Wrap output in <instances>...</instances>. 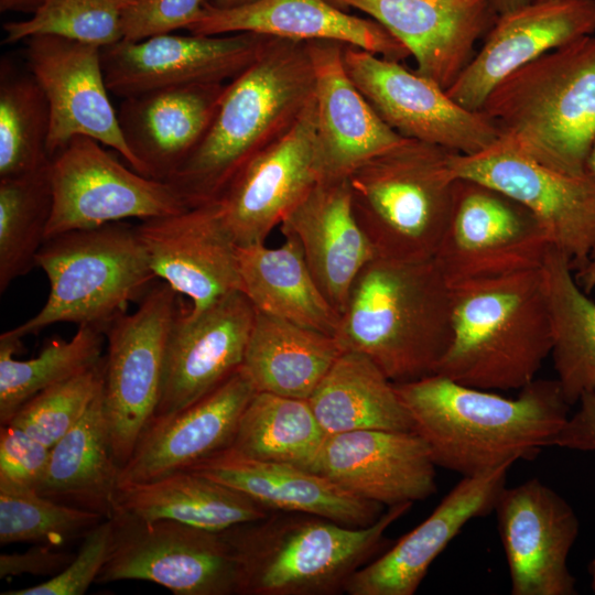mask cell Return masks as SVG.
Wrapping results in <instances>:
<instances>
[{"instance_id": "obj_1", "label": "cell", "mask_w": 595, "mask_h": 595, "mask_svg": "<svg viewBox=\"0 0 595 595\" xmlns=\"http://www.w3.org/2000/svg\"><path fill=\"white\" fill-rule=\"evenodd\" d=\"M436 466L465 476L532 459L569 419L556 379H534L516 398L442 375L394 383Z\"/></svg>"}, {"instance_id": "obj_2", "label": "cell", "mask_w": 595, "mask_h": 595, "mask_svg": "<svg viewBox=\"0 0 595 595\" xmlns=\"http://www.w3.org/2000/svg\"><path fill=\"white\" fill-rule=\"evenodd\" d=\"M314 88L306 42L270 36L227 83L204 139L165 182L190 207L219 201L250 161L290 131L314 99Z\"/></svg>"}, {"instance_id": "obj_3", "label": "cell", "mask_w": 595, "mask_h": 595, "mask_svg": "<svg viewBox=\"0 0 595 595\" xmlns=\"http://www.w3.org/2000/svg\"><path fill=\"white\" fill-rule=\"evenodd\" d=\"M452 336V286L434 258H374L356 278L335 337L393 383L436 374Z\"/></svg>"}, {"instance_id": "obj_4", "label": "cell", "mask_w": 595, "mask_h": 595, "mask_svg": "<svg viewBox=\"0 0 595 595\" xmlns=\"http://www.w3.org/2000/svg\"><path fill=\"white\" fill-rule=\"evenodd\" d=\"M452 286V336L436 374L485 390L532 382L552 338L541 268Z\"/></svg>"}, {"instance_id": "obj_5", "label": "cell", "mask_w": 595, "mask_h": 595, "mask_svg": "<svg viewBox=\"0 0 595 595\" xmlns=\"http://www.w3.org/2000/svg\"><path fill=\"white\" fill-rule=\"evenodd\" d=\"M412 504L388 507L367 527H347L302 512L266 518L220 531L239 567L238 595H335L353 574L389 548L388 528Z\"/></svg>"}, {"instance_id": "obj_6", "label": "cell", "mask_w": 595, "mask_h": 595, "mask_svg": "<svg viewBox=\"0 0 595 595\" xmlns=\"http://www.w3.org/2000/svg\"><path fill=\"white\" fill-rule=\"evenodd\" d=\"M480 111L499 137L540 163L587 174L595 145V36L556 47L516 69Z\"/></svg>"}, {"instance_id": "obj_7", "label": "cell", "mask_w": 595, "mask_h": 595, "mask_svg": "<svg viewBox=\"0 0 595 595\" xmlns=\"http://www.w3.org/2000/svg\"><path fill=\"white\" fill-rule=\"evenodd\" d=\"M452 153L403 138L349 175L354 215L377 257L434 258L453 208Z\"/></svg>"}, {"instance_id": "obj_8", "label": "cell", "mask_w": 595, "mask_h": 595, "mask_svg": "<svg viewBox=\"0 0 595 595\" xmlns=\"http://www.w3.org/2000/svg\"><path fill=\"white\" fill-rule=\"evenodd\" d=\"M50 293L43 307L3 335L22 339L55 323L104 331L159 279L138 235L126 221L73 230L47 238L35 258Z\"/></svg>"}, {"instance_id": "obj_9", "label": "cell", "mask_w": 595, "mask_h": 595, "mask_svg": "<svg viewBox=\"0 0 595 595\" xmlns=\"http://www.w3.org/2000/svg\"><path fill=\"white\" fill-rule=\"evenodd\" d=\"M178 295L156 280L137 311L119 315L105 328L102 404L120 468L158 407L166 343L181 312Z\"/></svg>"}, {"instance_id": "obj_10", "label": "cell", "mask_w": 595, "mask_h": 595, "mask_svg": "<svg viewBox=\"0 0 595 595\" xmlns=\"http://www.w3.org/2000/svg\"><path fill=\"white\" fill-rule=\"evenodd\" d=\"M108 559L96 583L147 581L175 595H238L239 567L221 532L116 510Z\"/></svg>"}, {"instance_id": "obj_11", "label": "cell", "mask_w": 595, "mask_h": 595, "mask_svg": "<svg viewBox=\"0 0 595 595\" xmlns=\"http://www.w3.org/2000/svg\"><path fill=\"white\" fill-rule=\"evenodd\" d=\"M53 194L45 240L73 230L127 218L140 220L182 212L190 206L165 181L128 169L85 136L74 137L51 158Z\"/></svg>"}, {"instance_id": "obj_12", "label": "cell", "mask_w": 595, "mask_h": 595, "mask_svg": "<svg viewBox=\"0 0 595 595\" xmlns=\"http://www.w3.org/2000/svg\"><path fill=\"white\" fill-rule=\"evenodd\" d=\"M451 169L456 178L487 185L527 208L574 271L586 263L595 246V182L588 173L556 171L500 137L474 154L453 152Z\"/></svg>"}, {"instance_id": "obj_13", "label": "cell", "mask_w": 595, "mask_h": 595, "mask_svg": "<svg viewBox=\"0 0 595 595\" xmlns=\"http://www.w3.org/2000/svg\"><path fill=\"white\" fill-rule=\"evenodd\" d=\"M551 248L534 216L505 194L458 178L434 260L451 285L540 269Z\"/></svg>"}, {"instance_id": "obj_14", "label": "cell", "mask_w": 595, "mask_h": 595, "mask_svg": "<svg viewBox=\"0 0 595 595\" xmlns=\"http://www.w3.org/2000/svg\"><path fill=\"white\" fill-rule=\"evenodd\" d=\"M346 72L378 116L398 134L461 154L497 141L499 132L480 110H469L432 79L359 48L343 45Z\"/></svg>"}, {"instance_id": "obj_15", "label": "cell", "mask_w": 595, "mask_h": 595, "mask_svg": "<svg viewBox=\"0 0 595 595\" xmlns=\"http://www.w3.org/2000/svg\"><path fill=\"white\" fill-rule=\"evenodd\" d=\"M24 42L28 69L43 89L50 107V156L74 137L85 136L113 149L142 174L125 142L117 110L109 98L101 48L55 35L32 36Z\"/></svg>"}, {"instance_id": "obj_16", "label": "cell", "mask_w": 595, "mask_h": 595, "mask_svg": "<svg viewBox=\"0 0 595 595\" xmlns=\"http://www.w3.org/2000/svg\"><path fill=\"white\" fill-rule=\"evenodd\" d=\"M494 511L512 595H574L567 558L578 536L572 506L533 477L505 486Z\"/></svg>"}, {"instance_id": "obj_17", "label": "cell", "mask_w": 595, "mask_h": 595, "mask_svg": "<svg viewBox=\"0 0 595 595\" xmlns=\"http://www.w3.org/2000/svg\"><path fill=\"white\" fill-rule=\"evenodd\" d=\"M269 39L241 32L121 40L101 48V66L109 91L120 98L167 87L227 84L257 58Z\"/></svg>"}, {"instance_id": "obj_18", "label": "cell", "mask_w": 595, "mask_h": 595, "mask_svg": "<svg viewBox=\"0 0 595 595\" xmlns=\"http://www.w3.org/2000/svg\"><path fill=\"white\" fill-rule=\"evenodd\" d=\"M136 226L156 279L192 301L188 314H198L240 291L237 245L219 202L144 219Z\"/></svg>"}, {"instance_id": "obj_19", "label": "cell", "mask_w": 595, "mask_h": 595, "mask_svg": "<svg viewBox=\"0 0 595 595\" xmlns=\"http://www.w3.org/2000/svg\"><path fill=\"white\" fill-rule=\"evenodd\" d=\"M255 315V306L241 291L195 315L181 310L166 343L153 419L191 405L241 368Z\"/></svg>"}, {"instance_id": "obj_20", "label": "cell", "mask_w": 595, "mask_h": 595, "mask_svg": "<svg viewBox=\"0 0 595 595\" xmlns=\"http://www.w3.org/2000/svg\"><path fill=\"white\" fill-rule=\"evenodd\" d=\"M315 129L313 99L290 131L250 161L217 201L237 246L264 244L318 182Z\"/></svg>"}, {"instance_id": "obj_21", "label": "cell", "mask_w": 595, "mask_h": 595, "mask_svg": "<svg viewBox=\"0 0 595 595\" xmlns=\"http://www.w3.org/2000/svg\"><path fill=\"white\" fill-rule=\"evenodd\" d=\"M435 463L415 431L327 434L311 468L351 494L391 507L436 491Z\"/></svg>"}, {"instance_id": "obj_22", "label": "cell", "mask_w": 595, "mask_h": 595, "mask_svg": "<svg viewBox=\"0 0 595 595\" xmlns=\"http://www.w3.org/2000/svg\"><path fill=\"white\" fill-rule=\"evenodd\" d=\"M595 32V0H536L498 15L485 43L446 90L478 111L505 77L541 55Z\"/></svg>"}, {"instance_id": "obj_23", "label": "cell", "mask_w": 595, "mask_h": 595, "mask_svg": "<svg viewBox=\"0 0 595 595\" xmlns=\"http://www.w3.org/2000/svg\"><path fill=\"white\" fill-rule=\"evenodd\" d=\"M385 26L414 57L415 71L447 90L498 18L489 0H328Z\"/></svg>"}, {"instance_id": "obj_24", "label": "cell", "mask_w": 595, "mask_h": 595, "mask_svg": "<svg viewBox=\"0 0 595 595\" xmlns=\"http://www.w3.org/2000/svg\"><path fill=\"white\" fill-rule=\"evenodd\" d=\"M345 43L306 42L315 88L314 166L318 181H342L363 163L400 142L348 76Z\"/></svg>"}, {"instance_id": "obj_25", "label": "cell", "mask_w": 595, "mask_h": 595, "mask_svg": "<svg viewBox=\"0 0 595 595\" xmlns=\"http://www.w3.org/2000/svg\"><path fill=\"white\" fill-rule=\"evenodd\" d=\"M511 465L465 476L432 513L380 555L357 570L348 595H413L431 564L470 520L494 511Z\"/></svg>"}, {"instance_id": "obj_26", "label": "cell", "mask_w": 595, "mask_h": 595, "mask_svg": "<svg viewBox=\"0 0 595 595\" xmlns=\"http://www.w3.org/2000/svg\"><path fill=\"white\" fill-rule=\"evenodd\" d=\"M257 389L245 369L191 405L150 421L121 467L119 486L184 470L229 448L240 416Z\"/></svg>"}, {"instance_id": "obj_27", "label": "cell", "mask_w": 595, "mask_h": 595, "mask_svg": "<svg viewBox=\"0 0 595 595\" xmlns=\"http://www.w3.org/2000/svg\"><path fill=\"white\" fill-rule=\"evenodd\" d=\"M186 30L199 35L250 32L302 42L332 40L392 61L411 56L380 23L350 14L328 0H255L230 8L206 2Z\"/></svg>"}, {"instance_id": "obj_28", "label": "cell", "mask_w": 595, "mask_h": 595, "mask_svg": "<svg viewBox=\"0 0 595 595\" xmlns=\"http://www.w3.org/2000/svg\"><path fill=\"white\" fill-rule=\"evenodd\" d=\"M184 470L234 488L269 511L302 512L347 527H367L385 506L360 498L310 469L256 459L231 448L217 452Z\"/></svg>"}, {"instance_id": "obj_29", "label": "cell", "mask_w": 595, "mask_h": 595, "mask_svg": "<svg viewBox=\"0 0 595 595\" xmlns=\"http://www.w3.org/2000/svg\"><path fill=\"white\" fill-rule=\"evenodd\" d=\"M227 84L160 88L122 98V137L142 174L167 181L207 133Z\"/></svg>"}, {"instance_id": "obj_30", "label": "cell", "mask_w": 595, "mask_h": 595, "mask_svg": "<svg viewBox=\"0 0 595 595\" xmlns=\"http://www.w3.org/2000/svg\"><path fill=\"white\" fill-rule=\"evenodd\" d=\"M280 228L298 239L315 282L340 315L356 278L377 257L354 215L348 181H318Z\"/></svg>"}, {"instance_id": "obj_31", "label": "cell", "mask_w": 595, "mask_h": 595, "mask_svg": "<svg viewBox=\"0 0 595 595\" xmlns=\"http://www.w3.org/2000/svg\"><path fill=\"white\" fill-rule=\"evenodd\" d=\"M282 246H237L240 291L256 310L335 336L340 315L325 298L298 239Z\"/></svg>"}, {"instance_id": "obj_32", "label": "cell", "mask_w": 595, "mask_h": 595, "mask_svg": "<svg viewBox=\"0 0 595 595\" xmlns=\"http://www.w3.org/2000/svg\"><path fill=\"white\" fill-rule=\"evenodd\" d=\"M120 469L110 443L101 390L84 416L51 447L36 491L111 518Z\"/></svg>"}, {"instance_id": "obj_33", "label": "cell", "mask_w": 595, "mask_h": 595, "mask_svg": "<svg viewBox=\"0 0 595 595\" xmlns=\"http://www.w3.org/2000/svg\"><path fill=\"white\" fill-rule=\"evenodd\" d=\"M343 351L333 335L256 310L242 368L257 391L309 399Z\"/></svg>"}, {"instance_id": "obj_34", "label": "cell", "mask_w": 595, "mask_h": 595, "mask_svg": "<svg viewBox=\"0 0 595 595\" xmlns=\"http://www.w3.org/2000/svg\"><path fill=\"white\" fill-rule=\"evenodd\" d=\"M116 510L216 532L263 519L271 512L245 494L190 470L119 486Z\"/></svg>"}, {"instance_id": "obj_35", "label": "cell", "mask_w": 595, "mask_h": 595, "mask_svg": "<svg viewBox=\"0 0 595 595\" xmlns=\"http://www.w3.org/2000/svg\"><path fill=\"white\" fill-rule=\"evenodd\" d=\"M326 434L413 431L394 383L365 355L344 350L307 399Z\"/></svg>"}, {"instance_id": "obj_36", "label": "cell", "mask_w": 595, "mask_h": 595, "mask_svg": "<svg viewBox=\"0 0 595 595\" xmlns=\"http://www.w3.org/2000/svg\"><path fill=\"white\" fill-rule=\"evenodd\" d=\"M556 380L570 405L595 392V301L577 283L569 258L551 247L541 267Z\"/></svg>"}, {"instance_id": "obj_37", "label": "cell", "mask_w": 595, "mask_h": 595, "mask_svg": "<svg viewBox=\"0 0 595 595\" xmlns=\"http://www.w3.org/2000/svg\"><path fill=\"white\" fill-rule=\"evenodd\" d=\"M326 436L307 399L257 391L240 416L229 448L311 470Z\"/></svg>"}, {"instance_id": "obj_38", "label": "cell", "mask_w": 595, "mask_h": 595, "mask_svg": "<svg viewBox=\"0 0 595 595\" xmlns=\"http://www.w3.org/2000/svg\"><path fill=\"white\" fill-rule=\"evenodd\" d=\"M102 329L80 325L69 340L56 338L31 359L14 354L20 339L0 336V423L8 424L17 411L39 392L97 364L102 357Z\"/></svg>"}, {"instance_id": "obj_39", "label": "cell", "mask_w": 595, "mask_h": 595, "mask_svg": "<svg viewBox=\"0 0 595 595\" xmlns=\"http://www.w3.org/2000/svg\"><path fill=\"white\" fill-rule=\"evenodd\" d=\"M51 126L46 96L29 72L7 62L0 72V180L18 177L47 166Z\"/></svg>"}, {"instance_id": "obj_40", "label": "cell", "mask_w": 595, "mask_h": 595, "mask_svg": "<svg viewBox=\"0 0 595 595\" xmlns=\"http://www.w3.org/2000/svg\"><path fill=\"white\" fill-rule=\"evenodd\" d=\"M51 163V162H50ZM53 194L50 164L18 177L0 180V293L36 267L45 241Z\"/></svg>"}, {"instance_id": "obj_41", "label": "cell", "mask_w": 595, "mask_h": 595, "mask_svg": "<svg viewBox=\"0 0 595 595\" xmlns=\"http://www.w3.org/2000/svg\"><path fill=\"white\" fill-rule=\"evenodd\" d=\"M101 515L57 502L33 489L0 486V543L32 542L60 548L98 524Z\"/></svg>"}, {"instance_id": "obj_42", "label": "cell", "mask_w": 595, "mask_h": 595, "mask_svg": "<svg viewBox=\"0 0 595 595\" xmlns=\"http://www.w3.org/2000/svg\"><path fill=\"white\" fill-rule=\"evenodd\" d=\"M128 1L44 0L31 18L3 24V42L55 35L107 47L122 40L121 15Z\"/></svg>"}, {"instance_id": "obj_43", "label": "cell", "mask_w": 595, "mask_h": 595, "mask_svg": "<svg viewBox=\"0 0 595 595\" xmlns=\"http://www.w3.org/2000/svg\"><path fill=\"white\" fill-rule=\"evenodd\" d=\"M104 374L105 357L88 369L32 397L8 424L52 447L84 416L101 392Z\"/></svg>"}, {"instance_id": "obj_44", "label": "cell", "mask_w": 595, "mask_h": 595, "mask_svg": "<svg viewBox=\"0 0 595 595\" xmlns=\"http://www.w3.org/2000/svg\"><path fill=\"white\" fill-rule=\"evenodd\" d=\"M113 522L102 519L83 538L73 560L41 584L3 592L2 595H83L97 581L111 548Z\"/></svg>"}, {"instance_id": "obj_45", "label": "cell", "mask_w": 595, "mask_h": 595, "mask_svg": "<svg viewBox=\"0 0 595 595\" xmlns=\"http://www.w3.org/2000/svg\"><path fill=\"white\" fill-rule=\"evenodd\" d=\"M207 0H129L121 15L122 40L141 41L187 29Z\"/></svg>"}, {"instance_id": "obj_46", "label": "cell", "mask_w": 595, "mask_h": 595, "mask_svg": "<svg viewBox=\"0 0 595 595\" xmlns=\"http://www.w3.org/2000/svg\"><path fill=\"white\" fill-rule=\"evenodd\" d=\"M51 447L25 431L3 424L0 429V486L33 489L40 485Z\"/></svg>"}, {"instance_id": "obj_47", "label": "cell", "mask_w": 595, "mask_h": 595, "mask_svg": "<svg viewBox=\"0 0 595 595\" xmlns=\"http://www.w3.org/2000/svg\"><path fill=\"white\" fill-rule=\"evenodd\" d=\"M56 549L40 544V547L31 548L22 553H2L0 555V577L22 574L54 576L74 558L73 554Z\"/></svg>"}, {"instance_id": "obj_48", "label": "cell", "mask_w": 595, "mask_h": 595, "mask_svg": "<svg viewBox=\"0 0 595 595\" xmlns=\"http://www.w3.org/2000/svg\"><path fill=\"white\" fill-rule=\"evenodd\" d=\"M578 403V409L569 416L554 437L552 446L593 452L595 451V392L583 394Z\"/></svg>"}, {"instance_id": "obj_49", "label": "cell", "mask_w": 595, "mask_h": 595, "mask_svg": "<svg viewBox=\"0 0 595 595\" xmlns=\"http://www.w3.org/2000/svg\"><path fill=\"white\" fill-rule=\"evenodd\" d=\"M587 172L595 182V145L588 158ZM574 274L577 283L586 293L595 290V246L586 263L580 270L574 271Z\"/></svg>"}, {"instance_id": "obj_50", "label": "cell", "mask_w": 595, "mask_h": 595, "mask_svg": "<svg viewBox=\"0 0 595 595\" xmlns=\"http://www.w3.org/2000/svg\"><path fill=\"white\" fill-rule=\"evenodd\" d=\"M44 0H0V11L33 13Z\"/></svg>"}, {"instance_id": "obj_51", "label": "cell", "mask_w": 595, "mask_h": 595, "mask_svg": "<svg viewBox=\"0 0 595 595\" xmlns=\"http://www.w3.org/2000/svg\"><path fill=\"white\" fill-rule=\"evenodd\" d=\"M491 7L497 15H501L506 12L529 4L536 0H489Z\"/></svg>"}, {"instance_id": "obj_52", "label": "cell", "mask_w": 595, "mask_h": 595, "mask_svg": "<svg viewBox=\"0 0 595 595\" xmlns=\"http://www.w3.org/2000/svg\"><path fill=\"white\" fill-rule=\"evenodd\" d=\"M255 0H207V3L215 8H230L252 2Z\"/></svg>"}, {"instance_id": "obj_53", "label": "cell", "mask_w": 595, "mask_h": 595, "mask_svg": "<svg viewBox=\"0 0 595 595\" xmlns=\"http://www.w3.org/2000/svg\"><path fill=\"white\" fill-rule=\"evenodd\" d=\"M588 573L591 575L592 587H593V591L595 593V556L593 558V560L588 564Z\"/></svg>"}]
</instances>
